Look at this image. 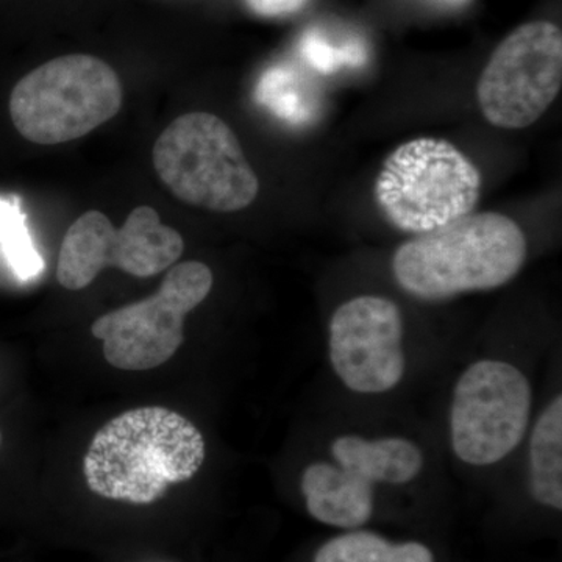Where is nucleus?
I'll return each mask as SVG.
<instances>
[{"label": "nucleus", "instance_id": "4", "mask_svg": "<svg viewBox=\"0 0 562 562\" xmlns=\"http://www.w3.org/2000/svg\"><path fill=\"white\" fill-rule=\"evenodd\" d=\"M482 191V173L449 140L416 138L384 161L375 199L398 231L422 235L471 214Z\"/></svg>", "mask_w": 562, "mask_h": 562}, {"label": "nucleus", "instance_id": "12", "mask_svg": "<svg viewBox=\"0 0 562 562\" xmlns=\"http://www.w3.org/2000/svg\"><path fill=\"white\" fill-rule=\"evenodd\" d=\"M331 453L339 468L369 483H409L424 465L419 447L402 438L366 441L360 436H341L333 442Z\"/></svg>", "mask_w": 562, "mask_h": 562}, {"label": "nucleus", "instance_id": "7", "mask_svg": "<svg viewBox=\"0 0 562 562\" xmlns=\"http://www.w3.org/2000/svg\"><path fill=\"white\" fill-rule=\"evenodd\" d=\"M183 249L180 233L162 225L160 214L150 206L133 210L121 228H114L101 211L92 210L66 232L57 277L69 291L90 286L106 268L147 279L171 268Z\"/></svg>", "mask_w": 562, "mask_h": 562}, {"label": "nucleus", "instance_id": "13", "mask_svg": "<svg viewBox=\"0 0 562 562\" xmlns=\"http://www.w3.org/2000/svg\"><path fill=\"white\" fill-rule=\"evenodd\" d=\"M530 484L536 501L562 509V397L539 416L530 442Z\"/></svg>", "mask_w": 562, "mask_h": 562}, {"label": "nucleus", "instance_id": "14", "mask_svg": "<svg viewBox=\"0 0 562 562\" xmlns=\"http://www.w3.org/2000/svg\"><path fill=\"white\" fill-rule=\"evenodd\" d=\"M314 562H432L419 542L391 543L369 531L338 536L322 546Z\"/></svg>", "mask_w": 562, "mask_h": 562}, {"label": "nucleus", "instance_id": "16", "mask_svg": "<svg viewBox=\"0 0 562 562\" xmlns=\"http://www.w3.org/2000/svg\"><path fill=\"white\" fill-rule=\"evenodd\" d=\"M257 99L266 109L292 124H303L314 113L310 102H306L301 81L283 68L268 70L262 76L257 88Z\"/></svg>", "mask_w": 562, "mask_h": 562}, {"label": "nucleus", "instance_id": "19", "mask_svg": "<svg viewBox=\"0 0 562 562\" xmlns=\"http://www.w3.org/2000/svg\"><path fill=\"white\" fill-rule=\"evenodd\" d=\"M443 2L460 3V2H464V0H443Z\"/></svg>", "mask_w": 562, "mask_h": 562}, {"label": "nucleus", "instance_id": "2", "mask_svg": "<svg viewBox=\"0 0 562 562\" xmlns=\"http://www.w3.org/2000/svg\"><path fill=\"white\" fill-rule=\"evenodd\" d=\"M527 251L522 228L512 217L471 213L402 244L392 272L414 297L443 301L503 286L522 269Z\"/></svg>", "mask_w": 562, "mask_h": 562}, {"label": "nucleus", "instance_id": "3", "mask_svg": "<svg viewBox=\"0 0 562 562\" xmlns=\"http://www.w3.org/2000/svg\"><path fill=\"white\" fill-rule=\"evenodd\" d=\"M122 85L109 63L92 55L55 58L22 77L10 98L16 131L43 146L81 138L116 116Z\"/></svg>", "mask_w": 562, "mask_h": 562}, {"label": "nucleus", "instance_id": "6", "mask_svg": "<svg viewBox=\"0 0 562 562\" xmlns=\"http://www.w3.org/2000/svg\"><path fill=\"white\" fill-rule=\"evenodd\" d=\"M213 272L201 261L177 265L157 294L103 314L91 333L103 342V357L121 371H150L171 360L183 344L184 317L205 301Z\"/></svg>", "mask_w": 562, "mask_h": 562}, {"label": "nucleus", "instance_id": "20", "mask_svg": "<svg viewBox=\"0 0 562 562\" xmlns=\"http://www.w3.org/2000/svg\"><path fill=\"white\" fill-rule=\"evenodd\" d=\"M0 442H2V435H0Z\"/></svg>", "mask_w": 562, "mask_h": 562}, {"label": "nucleus", "instance_id": "17", "mask_svg": "<svg viewBox=\"0 0 562 562\" xmlns=\"http://www.w3.org/2000/svg\"><path fill=\"white\" fill-rule=\"evenodd\" d=\"M302 49L310 65L321 70V72H333L339 66H358L366 60V50L360 44L353 43L335 49L327 41L322 40L319 35H314V33L305 36Z\"/></svg>", "mask_w": 562, "mask_h": 562}, {"label": "nucleus", "instance_id": "11", "mask_svg": "<svg viewBox=\"0 0 562 562\" xmlns=\"http://www.w3.org/2000/svg\"><path fill=\"white\" fill-rule=\"evenodd\" d=\"M306 509L322 524L358 528L372 516V483L342 468L314 462L302 475Z\"/></svg>", "mask_w": 562, "mask_h": 562}, {"label": "nucleus", "instance_id": "5", "mask_svg": "<svg viewBox=\"0 0 562 562\" xmlns=\"http://www.w3.org/2000/svg\"><path fill=\"white\" fill-rule=\"evenodd\" d=\"M154 166L177 199L199 209L244 210L260 191L235 132L205 111L183 114L161 133Z\"/></svg>", "mask_w": 562, "mask_h": 562}, {"label": "nucleus", "instance_id": "9", "mask_svg": "<svg viewBox=\"0 0 562 562\" xmlns=\"http://www.w3.org/2000/svg\"><path fill=\"white\" fill-rule=\"evenodd\" d=\"M527 376L508 362L483 360L454 387L450 430L453 452L471 465H491L522 441L531 414Z\"/></svg>", "mask_w": 562, "mask_h": 562}, {"label": "nucleus", "instance_id": "18", "mask_svg": "<svg viewBox=\"0 0 562 562\" xmlns=\"http://www.w3.org/2000/svg\"><path fill=\"white\" fill-rule=\"evenodd\" d=\"M306 0H247L250 9L261 16H283L305 5Z\"/></svg>", "mask_w": 562, "mask_h": 562}, {"label": "nucleus", "instance_id": "8", "mask_svg": "<svg viewBox=\"0 0 562 562\" xmlns=\"http://www.w3.org/2000/svg\"><path fill=\"white\" fill-rule=\"evenodd\" d=\"M562 83V33L528 22L502 41L476 87L483 116L495 127H530L549 110Z\"/></svg>", "mask_w": 562, "mask_h": 562}, {"label": "nucleus", "instance_id": "1", "mask_svg": "<svg viewBox=\"0 0 562 562\" xmlns=\"http://www.w3.org/2000/svg\"><path fill=\"white\" fill-rule=\"evenodd\" d=\"M205 461V439L192 422L162 406L120 414L95 432L83 460L94 494L149 505L172 484L191 480Z\"/></svg>", "mask_w": 562, "mask_h": 562}, {"label": "nucleus", "instance_id": "15", "mask_svg": "<svg viewBox=\"0 0 562 562\" xmlns=\"http://www.w3.org/2000/svg\"><path fill=\"white\" fill-rule=\"evenodd\" d=\"M0 246L21 280L35 279L43 272V258L35 249L20 202L14 198H0Z\"/></svg>", "mask_w": 562, "mask_h": 562}, {"label": "nucleus", "instance_id": "10", "mask_svg": "<svg viewBox=\"0 0 562 562\" xmlns=\"http://www.w3.org/2000/svg\"><path fill=\"white\" fill-rule=\"evenodd\" d=\"M403 319L394 302L360 295L342 303L330 321V361L349 390L382 394L394 390L405 372Z\"/></svg>", "mask_w": 562, "mask_h": 562}]
</instances>
